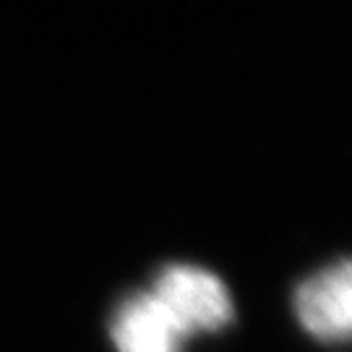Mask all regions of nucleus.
I'll use <instances>...</instances> for the list:
<instances>
[{
  "mask_svg": "<svg viewBox=\"0 0 352 352\" xmlns=\"http://www.w3.org/2000/svg\"><path fill=\"white\" fill-rule=\"evenodd\" d=\"M186 334L173 324L151 292L120 302L113 318V342L118 352H180Z\"/></svg>",
  "mask_w": 352,
  "mask_h": 352,
  "instance_id": "3",
  "label": "nucleus"
},
{
  "mask_svg": "<svg viewBox=\"0 0 352 352\" xmlns=\"http://www.w3.org/2000/svg\"><path fill=\"white\" fill-rule=\"evenodd\" d=\"M151 295L186 337L225 327L232 318V298L222 279L199 266H167L154 282Z\"/></svg>",
  "mask_w": 352,
  "mask_h": 352,
  "instance_id": "1",
  "label": "nucleus"
},
{
  "mask_svg": "<svg viewBox=\"0 0 352 352\" xmlns=\"http://www.w3.org/2000/svg\"><path fill=\"white\" fill-rule=\"evenodd\" d=\"M295 314L305 331L324 342H342L352 329V272L350 261L329 266L305 279L295 292Z\"/></svg>",
  "mask_w": 352,
  "mask_h": 352,
  "instance_id": "2",
  "label": "nucleus"
}]
</instances>
